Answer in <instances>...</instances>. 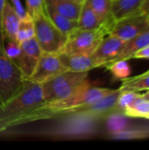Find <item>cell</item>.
<instances>
[{
    "instance_id": "83f0119b",
    "label": "cell",
    "mask_w": 149,
    "mask_h": 150,
    "mask_svg": "<svg viewBox=\"0 0 149 150\" xmlns=\"http://www.w3.org/2000/svg\"><path fill=\"white\" fill-rule=\"evenodd\" d=\"M133 59H149V44L135 53Z\"/></svg>"
},
{
    "instance_id": "603a6c76",
    "label": "cell",
    "mask_w": 149,
    "mask_h": 150,
    "mask_svg": "<svg viewBox=\"0 0 149 150\" xmlns=\"http://www.w3.org/2000/svg\"><path fill=\"white\" fill-rule=\"evenodd\" d=\"M141 95L140 92L137 91H121L114 112L122 113L125 112V110Z\"/></svg>"
},
{
    "instance_id": "4dcf8cb0",
    "label": "cell",
    "mask_w": 149,
    "mask_h": 150,
    "mask_svg": "<svg viewBox=\"0 0 149 150\" xmlns=\"http://www.w3.org/2000/svg\"><path fill=\"white\" fill-rule=\"evenodd\" d=\"M142 97H143L144 98H146V99L149 100V90H148V91H147L145 94H142Z\"/></svg>"
},
{
    "instance_id": "8992f818",
    "label": "cell",
    "mask_w": 149,
    "mask_h": 150,
    "mask_svg": "<svg viewBox=\"0 0 149 150\" xmlns=\"http://www.w3.org/2000/svg\"><path fill=\"white\" fill-rule=\"evenodd\" d=\"M28 79L20 68L5 54L0 46V106L17 94Z\"/></svg>"
},
{
    "instance_id": "277c9868",
    "label": "cell",
    "mask_w": 149,
    "mask_h": 150,
    "mask_svg": "<svg viewBox=\"0 0 149 150\" xmlns=\"http://www.w3.org/2000/svg\"><path fill=\"white\" fill-rule=\"evenodd\" d=\"M88 79V72L64 71L41 84L45 103L63 99L70 96Z\"/></svg>"
},
{
    "instance_id": "ffe728a7",
    "label": "cell",
    "mask_w": 149,
    "mask_h": 150,
    "mask_svg": "<svg viewBox=\"0 0 149 150\" xmlns=\"http://www.w3.org/2000/svg\"><path fill=\"white\" fill-rule=\"evenodd\" d=\"M149 114V100L144 98L141 94L125 110L123 115L128 117L147 118Z\"/></svg>"
},
{
    "instance_id": "d6a6232c",
    "label": "cell",
    "mask_w": 149,
    "mask_h": 150,
    "mask_svg": "<svg viewBox=\"0 0 149 150\" xmlns=\"http://www.w3.org/2000/svg\"><path fill=\"white\" fill-rule=\"evenodd\" d=\"M146 119H148V120H149V114L148 115V116H147V118H146Z\"/></svg>"
},
{
    "instance_id": "5bb4252c",
    "label": "cell",
    "mask_w": 149,
    "mask_h": 150,
    "mask_svg": "<svg viewBox=\"0 0 149 150\" xmlns=\"http://www.w3.org/2000/svg\"><path fill=\"white\" fill-rule=\"evenodd\" d=\"M19 21L20 18H18L12 5L10 2L5 0L2 14V31L4 37V41L6 40H16Z\"/></svg>"
},
{
    "instance_id": "f546056e",
    "label": "cell",
    "mask_w": 149,
    "mask_h": 150,
    "mask_svg": "<svg viewBox=\"0 0 149 150\" xmlns=\"http://www.w3.org/2000/svg\"><path fill=\"white\" fill-rule=\"evenodd\" d=\"M139 12L144 14V15H149V0H144V2L142 3L141 6L140 7Z\"/></svg>"
},
{
    "instance_id": "7c38bea8",
    "label": "cell",
    "mask_w": 149,
    "mask_h": 150,
    "mask_svg": "<svg viewBox=\"0 0 149 150\" xmlns=\"http://www.w3.org/2000/svg\"><path fill=\"white\" fill-rule=\"evenodd\" d=\"M121 91L120 89H115L112 92L109 93L105 97L102 98L98 101L89 105L87 106H84L81 109H79L76 112H88L93 116H96L101 120L105 119L107 115L113 112L115 110V106L119 98V96L120 94Z\"/></svg>"
},
{
    "instance_id": "d6986e66",
    "label": "cell",
    "mask_w": 149,
    "mask_h": 150,
    "mask_svg": "<svg viewBox=\"0 0 149 150\" xmlns=\"http://www.w3.org/2000/svg\"><path fill=\"white\" fill-rule=\"evenodd\" d=\"M120 91H142L149 90V72L143 73L141 76L133 77H126L123 79V83L119 87Z\"/></svg>"
},
{
    "instance_id": "5b68a950",
    "label": "cell",
    "mask_w": 149,
    "mask_h": 150,
    "mask_svg": "<svg viewBox=\"0 0 149 150\" xmlns=\"http://www.w3.org/2000/svg\"><path fill=\"white\" fill-rule=\"evenodd\" d=\"M35 39L42 51L47 54H59L67 40L64 34L47 17L45 11L40 12L33 18Z\"/></svg>"
},
{
    "instance_id": "9c48e42d",
    "label": "cell",
    "mask_w": 149,
    "mask_h": 150,
    "mask_svg": "<svg viewBox=\"0 0 149 150\" xmlns=\"http://www.w3.org/2000/svg\"><path fill=\"white\" fill-rule=\"evenodd\" d=\"M125 42L126 40L115 35L108 34L103 39L91 55L97 62L99 67H105L118 55Z\"/></svg>"
},
{
    "instance_id": "cb8c5ba5",
    "label": "cell",
    "mask_w": 149,
    "mask_h": 150,
    "mask_svg": "<svg viewBox=\"0 0 149 150\" xmlns=\"http://www.w3.org/2000/svg\"><path fill=\"white\" fill-rule=\"evenodd\" d=\"M108 70L112 72L115 78L125 79L128 77L131 74V69L126 61H117L105 67Z\"/></svg>"
},
{
    "instance_id": "4316f807",
    "label": "cell",
    "mask_w": 149,
    "mask_h": 150,
    "mask_svg": "<svg viewBox=\"0 0 149 150\" xmlns=\"http://www.w3.org/2000/svg\"><path fill=\"white\" fill-rule=\"evenodd\" d=\"M10 2H11V4L12 5L13 9L15 10L16 13L18 14V18L20 19H22V18H25L27 15H29L27 13L26 10L23 7L20 0H10Z\"/></svg>"
},
{
    "instance_id": "836d02e7",
    "label": "cell",
    "mask_w": 149,
    "mask_h": 150,
    "mask_svg": "<svg viewBox=\"0 0 149 150\" xmlns=\"http://www.w3.org/2000/svg\"><path fill=\"white\" fill-rule=\"evenodd\" d=\"M148 20H149V15H148Z\"/></svg>"
},
{
    "instance_id": "30bf717a",
    "label": "cell",
    "mask_w": 149,
    "mask_h": 150,
    "mask_svg": "<svg viewBox=\"0 0 149 150\" xmlns=\"http://www.w3.org/2000/svg\"><path fill=\"white\" fill-rule=\"evenodd\" d=\"M19 44L22 52L19 68L25 78L29 79L40 60L42 51L35 37L24 40Z\"/></svg>"
},
{
    "instance_id": "8fae6325",
    "label": "cell",
    "mask_w": 149,
    "mask_h": 150,
    "mask_svg": "<svg viewBox=\"0 0 149 150\" xmlns=\"http://www.w3.org/2000/svg\"><path fill=\"white\" fill-rule=\"evenodd\" d=\"M59 59L67 70L74 72H89L90 70L99 68L97 62L93 56L88 54H57Z\"/></svg>"
},
{
    "instance_id": "9a60e30c",
    "label": "cell",
    "mask_w": 149,
    "mask_h": 150,
    "mask_svg": "<svg viewBox=\"0 0 149 150\" xmlns=\"http://www.w3.org/2000/svg\"><path fill=\"white\" fill-rule=\"evenodd\" d=\"M144 0H113L111 8V16L114 21L137 13Z\"/></svg>"
},
{
    "instance_id": "e0dca14e",
    "label": "cell",
    "mask_w": 149,
    "mask_h": 150,
    "mask_svg": "<svg viewBox=\"0 0 149 150\" xmlns=\"http://www.w3.org/2000/svg\"><path fill=\"white\" fill-rule=\"evenodd\" d=\"M46 4L59 13L77 21L83 4L69 0H46Z\"/></svg>"
},
{
    "instance_id": "44dd1931",
    "label": "cell",
    "mask_w": 149,
    "mask_h": 150,
    "mask_svg": "<svg viewBox=\"0 0 149 150\" xmlns=\"http://www.w3.org/2000/svg\"><path fill=\"white\" fill-rule=\"evenodd\" d=\"M34 35H35V31H34L33 19L30 15H27L25 18L20 19L19 21L18 32L16 35V40L20 43L24 40L33 38Z\"/></svg>"
},
{
    "instance_id": "2e32d148",
    "label": "cell",
    "mask_w": 149,
    "mask_h": 150,
    "mask_svg": "<svg viewBox=\"0 0 149 150\" xmlns=\"http://www.w3.org/2000/svg\"><path fill=\"white\" fill-rule=\"evenodd\" d=\"M106 20L99 17L87 4L83 3L77 19V27L84 30H93L100 27Z\"/></svg>"
},
{
    "instance_id": "7402d4cb",
    "label": "cell",
    "mask_w": 149,
    "mask_h": 150,
    "mask_svg": "<svg viewBox=\"0 0 149 150\" xmlns=\"http://www.w3.org/2000/svg\"><path fill=\"white\" fill-rule=\"evenodd\" d=\"M113 0H85L87 4L99 17L105 19L111 15V8Z\"/></svg>"
},
{
    "instance_id": "f1b7e54d",
    "label": "cell",
    "mask_w": 149,
    "mask_h": 150,
    "mask_svg": "<svg viewBox=\"0 0 149 150\" xmlns=\"http://www.w3.org/2000/svg\"><path fill=\"white\" fill-rule=\"evenodd\" d=\"M4 3L5 0H0V46L2 47H4V37L2 31V14H3Z\"/></svg>"
},
{
    "instance_id": "4fadbf2b",
    "label": "cell",
    "mask_w": 149,
    "mask_h": 150,
    "mask_svg": "<svg viewBox=\"0 0 149 150\" xmlns=\"http://www.w3.org/2000/svg\"><path fill=\"white\" fill-rule=\"evenodd\" d=\"M149 44V30L138 34L137 36L126 40L120 52L109 64L117 61H127L133 59L135 53ZM108 64V65H109ZM107 66V65H106ZM105 66V67H106Z\"/></svg>"
},
{
    "instance_id": "ba28073f",
    "label": "cell",
    "mask_w": 149,
    "mask_h": 150,
    "mask_svg": "<svg viewBox=\"0 0 149 150\" xmlns=\"http://www.w3.org/2000/svg\"><path fill=\"white\" fill-rule=\"evenodd\" d=\"M64 71L67 69L61 62L58 54L42 53L28 80L42 84Z\"/></svg>"
},
{
    "instance_id": "e575fe53",
    "label": "cell",
    "mask_w": 149,
    "mask_h": 150,
    "mask_svg": "<svg viewBox=\"0 0 149 150\" xmlns=\"http://www.w3.org/2000/svg\"><path fill=\"white\" fill-rule=\"evenodd\" d=\"M148 72H149V70H148Z\"/></svg>"
},
{
    "instance_id": "3957f363",
    "label": "cell",
    "mask_w": 149,
    "mask_h": 150,
    "mask_svg": "<svg viewBox=\"0 0 149 150\" xmlns=\"http://www.w3.org/2000/svg\"><path fill=\"white\" fill-rule=\"evenodd\" d=\"M47 134L62 137H82L94 134L101 119L84 112H73L59 116Z\"/></svg>"
},
{
    "instance_id": "d4e9b609",
    "label": "cell",
    "mask_w": 149,
    "mask_h": 150,
    "mask_svg": "<svg viewBox=\"0 0 149 150\" xmlns=\"http://www.w3.org/2000/svg\"><path fill=\"white\" fill-rule=\"evenodd\" d=\"M7 41H4V51L5 54L8 55V57L12 60L18 67L20 66L21 62V47L19 42L17 40H6Z\"/></svg>"
},
{
    "instance_id": "484cf974",
    "label": "cell",
    "mask_w": 149,
    "mask_h": 150,
    "mask_svg": "<svg viewBox=\"0 0 149 150\" xmlns=\"http://www.w3.org/2000/svg\"><path fill=\"white\" fill-rule=\"evenodd\" d=\"M26 11L33 18L40 12L45 11L46 0H25Z\"/></svg>"
},
{
    "instance_id": "6da1fadb",
    "label": "cell",
    "mask_w": 149,
    "mask_h": 150,
    "mask_svg": "<svg viewBox=\"0 0 149 150\" xmlns=\"http://www.w3.org/2000/svg\"><path fill=\"white\" fill-rule=\"evenodd\" d=\"M44 104L41 84L27 80L17 94L0 106V134L19 125L43 120Z\"/></svg>"
},
{
    "instance_id": "7a4b0ae2",
    "label": "cell",
    "mask_w": 149,
    "mask_h": 150,
    "mask_svg": "<svg viewBox=\"0 0 149 150\" xmlns=\"http://www.w3.org/2000/svg\"><path fill=\"white\" fill-rule=\"evenodd\" d=\"M115 21L110 15L98 28L84 30L76 28L67 38L66 43L60 53L90 55L97 49L103 39L110 34Z\"/></svg>"
},
{
    "instance_id": "1f68e13d",
    "label": "cell",
    "mask_w": 149,
    "mask_h": 150,
    "mask_svg": "<svg viewBox=\"0 0 149 150\" xmlns=\"http://www.w3.org/2000/svg\"><path fill=\"white\" fill-rule=\"evenodd\" d=\"M69 1H73V2H76V3H79V4H83L85 0H69Z\"/></svg>"
},
{
    "instance_id": "ac0fdd59",
    "label": "cell",
    "mask_w": 149,
    "mask_h": 150,
    "mask_svg": "<svg viewBox=\"0 0 149 150\" xmlns=\"http://www.w3.org/2000/svg\"><path fill=\"white\" fill-rule=\"evenodd\" d=\"M45 12L47 15V17L51 19V21L67 36L74 31L76 28H77V21L73 20L55 10H54L52 7L47 5L46 4L45 5Z\"/></svg>"
},
{
    "instance_id": "52a82bcc",
    "label": "cell",
    "mask_w": 149,
    "mask_h": 150,
    "mask_svg": "<svg viewBox=\"0 0 149 150\" xmlns=\"http://www.w3.org/2000/svg\"><path fill=\"white\" fill-rule=\"evenodd\" d=\"M148 30H149L148 16L138 11L137 13L116 21L110 34L127 40Z\"/></svg>"
}]
</instances>
